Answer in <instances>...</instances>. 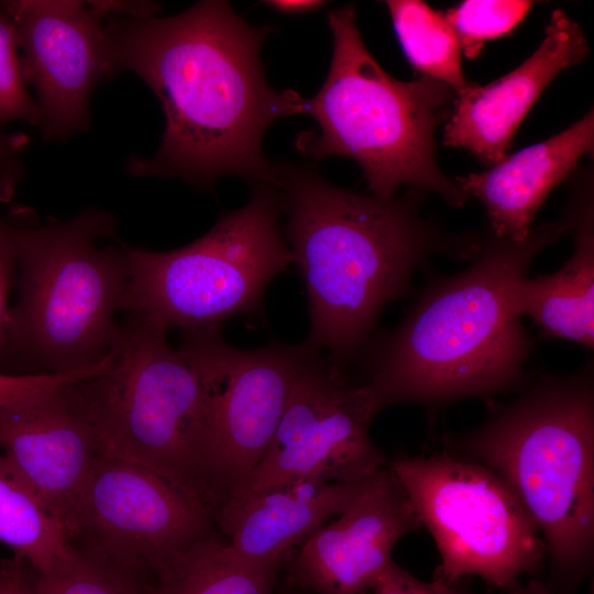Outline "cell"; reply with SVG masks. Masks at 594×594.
<instances>
[{
  "label": "cell",
  "mask_w": 594,
  "mask_h": 594,
  "mask_svg": "<svg viewBox=\"0 0 594 594\" xmlns=\"http://www.w3.org/2000/svg\"><path fill=\"white\" fill-rule=\"evenodd\" d=\"M0 541L45 573L68 548L64 525L22 484L0 452Z\"/></svg>",
  "instance_id": "21"
},
{
  "label": "cell",
  "mask_w": 594,
  "mask_h": 594,
  "mask_svg": "<svg viewBox=\"0 0 594 594\" xmlns=\"http://www.w3.org/2000/svg\"><path fill=\"white\" fill-rule=\"evenodd\" d=\"M150 583L69 544L48 571L36 572L38 594H148Z\"/></svg>",
  "instance_id": "23"
},
{
  "label": "cell",
  "mask_w": 594,
  "mask_h": 594,
  "mask_svg": "<svg viewBox=\"0 0 594 594\" xmlns=\"http://www.w3.org/2000/svg\"><path fill=\"white\" fill-rule=\"evenodd\" d=\"M455 594H474L466 590L465 587L453 583ZM507 594H551L548 586L542 584L539 581H531L526 585L516 584L515 586L508 590Z\"/></svg>",
  "instance_id": "33"
},
{
  "label": "cell",
  "mask_w": 594,
  "mask_h": 594,
  "mask_svg": "<svg viewBox=\"0 0 594 594\" xmlns=\"http://www.w3.org/2000/svg\"><path fill=\"white\" fill-rule=\"evenodd\" d=\"M283 209L277 187L256 185L245 206L183 248L157 252L122 242L130 267L122 310L182 332L254 314L271 280L294 263L279 228Z\"/></svg>",
  "instance_id": "8"
},
{
  "label": "cell",
  "mask_w": 594,
  "mask_h": 594,
  "mask_svg": "<svg viewBox=\"0 0 594 594\" xmlns=\"http://www.w3.org/2000/svg\"><path fill=\"white\" fill-rule=\"evenodd\" d=\"M117 220L91 207L36 227L6 223L16 264L18 298L10 308V363L25 374H69L91 370L119 336L130 267Z\"/></svg>",
  "instance_id": "6"
},
{
  "label": "cell",
  "mask_w": 594,
  "mask_h": 594,
  "mask_svg": "<svg viewBox=\"0 0 594 594\" xmlns=\"http://www.w3.org/2000/svg\"><path fill=\"white\" fill-rule=\"evenodd\" d=\"M78 382L62 383L0 407V452L65 529L100 455Z\"/></svg>",
  "instance_id": "13"
},
{
  "label": "cell",
  "mask_w": 594,
  "mask_h": 594,
  "mask_svg": "<svg viewBox=\"0 0 594 594\" xmlns=\"http://www.w3.org/2000/svg\"><path fill=\"white\" fill-rule=\"evenodd\" d=\"M536 521L561 590L587 572L594 547L593 365L544 375L463 441Z\"/></svg>",
  "instance_id": "5"
},
{
  "label": "cell",
  "mask_w": 594,
  "mask_h": 594,
  "mask_svg": "<svg viewBox=\"0 0 594 594\" xmlns=\"http://www.w3.org/2000/svg\"><path fill=\"white\" fill-rule=\"evenodd\" d=\"M420 527L404 487L385 465L287 559L286 581L314 594H366L393 561L398 540Z\"/></svg>",
  "instance_id": "14"
},
{
  "label": "cell",
  "mask_w": 594,
  "mask_h": 594,
  "mask_svg": "<svg viewBox=\"0 0 594 594\" xmlns=\"http://www.w3.org/2000/svg\"><path fill=\"white\" fill-rule=\"evenodd\" d=\"M16 30L26 85L36 95L44 141L90 128L96 86L116 75L101 12L74 0L3 1Z\"/></svg>",
  "instance_id": "12"
},
{
  "label": "cell",
  "mask_w": 594,
  "mask_h": 594,
  "mask_svg": "<svg viewBox=\"0 0 594 594\" xmlns=\"http://www.w3.org/2000/svg\"><path fill=\"white\" fill-rule=\"evenodd\" d=\"M26 86L15 25L3 1H0V127L23 121L40 128V110Z\"/></svg>",
  "instance_id": "25"
},
{
  "label": "cell",
  "mask_w": 594,
  "mask_h": 594,
  "mask_svg": "<svg viewBox=\"0 0 594 594\" xmlns=\"http://www.w3.org/2000/svg\"><path fill=\"white\" fill-rule=\"evenodd\" d=\"M105 18L144 19L156 15L160 4L154 1H88Z\"/></svg>",
  "instance_id": "31"
},
{
  "label": "cell",
  "mask_w": 594,
  "mask_h": 594,
  "mask_svg": "<svg viewBox=\"0 0 594 594\" xmlns=\"http://www.w3.org/2000/svg\"><path fill=\"white\" fill-rule=\"evenodd\" d=\"M233 346L219 328L167 331L128 315L114 359L78 382L99 453L144 466L215 515L220 508L215 424Z\"/></svg>",
  "instance_id": "4"
},
{
  "label": "cell",
  "mask_w": 594,
  "mask_h": 594,
  "mask_svg": "<svg viewBox=\"0 0 594 594\" xmlns=\"http://www.w3.org/2000/svg\"><path fill=\"white\" fill-rule=\"evenodd\" d=\"M404 54L415 69L449 86L457 95L469 81L462 72L461 47L443 13L419 0L385 2Z\"/></svg>",
  "instance_id": "22"
},
{
  "label": "cell",
  "mask_w": 594,
  "mask_h": 594,
  "mask_svg": "<svg viewBox=\"0 0 594 594\" xmlns=\"http://www.w3.org/2000/svg\"><path fill=\"white\" fill-rule=\"evenodd\" d=\"M16 285V264L12 242L7 232L6 222L0 221V373L2 366L10 363L9 297Z\"/></svg>",
  "instance_id": "27"
},
{
  "label": "cell",
  "mask_w": 594,
  "mask_h": 594,
  "mask_svg": "<svg viewBox=\"0 0 594 594\" xmlns=\"http://www.w3.org/2000/svg\"><path fill=\"white\" fill-rule=\"evenodd\" d=\"M105 29L114 73L139 76L165 114L158 150L130 156V175L176 177L199 189L235 175L277 187L278 165L264 155L263 138L275 120L301 114L305 98L268 85L260 58L268 25L205 0L169 16L106 18Z\"/></svg>",
  "instance_id": "1"
},
{
  "label": "cell",
  "mask_w": 594,
  "mask_h": 594,
  "mask_svg": "<svg viewBox=\"0 0 594 594\" xmlns=\"http://www.w3.org/2000/svg\"><path fill=\"white\" fill-rule=\"evenodd\" d=\"M0 594H38L36 571L18 557L0 558Z\"/></svg>",
  "instance_id": "30"
},
{
  "label": "cell",
  "mask_w": 594,
  "mask_h": 594,
  "mask_svg": "<svg viewBox=\"0 0 594 594\" xmlns=\"http://www.w3.org/2000/svg\"><path fill=\"white\" fill-rule=\"evenodd\" d=\"M435 539V580L453 584L477 575L507 588L535 572L546 552L541 532L512 488L493 471L448 454L388 464Z\"/></svg>",
  "instance_id": "9"
},
{
  "label": "cell",
  "mask_w": 594,
  "mask_h": 594,
  "mask_svg": "<svg viewBox=\"0 0 594 594\" xmlns=\"http://www.w3.org/2000/svg\"><path fill=\"white\" fill-rule=\"evenodd\" d=\"M287 559L249 561L215 531L165 564L148 594H272Z\"/></svg>",
  "instance_id": "20"
},
{
  "label": "cell",
  "mask_w": 594,
  "mask_h": 594,
  "mask_svg": "<svg viewBox=\"0 0 594 594\" xmlns=\"http://www.w3.org/2000/svg\"><path fill=\"white\" fill-rule=\"evenodd\" d=\"M26 135L9 133L0 127V200H9L25 174L23 162Z\"/></svg>",
  "instance_id": "28"
},
{
  "label": "cell",
  "mask_w": 594,
  "mask_h": 594,
  "mask_svg": "<svg viewBox=\"0 0 594 594\" xmlns=\"http://www.w3.org/2000/svg\"><path fill=\"white\" fill-rule=\"evenodd\" d=\"M102 362L96 367L69 374H20L0 373V407L42 389L73 381H81L101 374L107 369Z\"/></svg>",
  "instance_id": "26"
},
{
  "label": "cell",
  "mask_w": 594,
  "mask_h": 594,
  "mask_svg": "<svg viewBox=\"0 0 594 594\" xmlns=\"http://www.w3.org/2000/svg\"><path fill=\"white\" fill-rule=\"evenodd\" d=\"M318 353L305 341L232 349L215 424L220 508L248 488L272 444L295 382Z\"/></svg>",
  "instance_id": "15"
},
{
  "label": "cell",
  "mask_w": 594,
  "mask_h": 594,
  "mask_svg": "<svg viewBox=\"0 0 594 594\" xmlns=\"http://www.w3.org/2000/svg\"><path fill=\"white\" fill-rule=\"evenodd\" d=\"M378 411L369 383L316 354L294 384L272 444L246 490L304 481L358 482L386 465L369 429Z\"/></svg>",
  "instance_id": "11"
},
{
  "label": "cell",
  "mask_w": 594,
  "mask_h": 594,
  "mask_svg": "<svg viewBox=\"0 0 594 594\" xmlns=\"http://www.w3.org/2000/svg\"><path fill=\"white\" fill-rule=\"evenodd\" d=\"M328 24L333 36L330 69L302 107L319 129L297 136L298 151L315 160H354L380 199H394L408 185L463 206L468 196L439 169L433 140L454 91L427 76L402 81L388 75L364 45L353 4L330 11Z\"/></svg>",
  "instance_id": "7"
},
{
  "label": "cell",
  "mask_w": 594,
  "mask_h": 594,
  "mask_svg": "<svg viewBox=\"0 0 594 594\" xmlns=\"http://www.w3.org/2000/svg\"><path fill=\"white\" fill-rule=\"evenodd\" d=\"M366 479L346 483L304 481L245 490L217 512L215 525L241 558L257 563L282 560L342 513Z\"/></svg>",
  "instance_id": "17"
},
{
  "label": "cell",
  "mask_w": 594,
  "mask_h": 594,
  "mask_svg": "<svg viewBox=\"0 0 594 594\" xmlns=\"http://www.w3.org/2000/svg\"><path fill=\"white\" fill-rule=\"evenodd\" d=\"M372 594H455V592L453 584L436 580L420 581L391 561L375 582Z\"/></svg>",
  "instance_id": "29"
},
{
  "label": "cell",
  "mask_w": 594,
  "mask_h": 594,
  "mask_svg": "<svg viewBox=\"0 0 594 594\" xmlns=\"http://www.w3.org/2000/svg\"><path fill=\"white\" fill-rule=\"evenodd\" d=\"M574 251L551 275L515 279L508 290L512 312L528 316L546 338L594 348V231L588 194L569 210Z\"/></svg>",
  "instance_id": "19"
},
{
  "label": "cell",
  "mask_w": 594,
  "mask_h": 594,
  "mask_svg": "<svg viewBox=\"0 0 594 594\" xmlns=\"http://www.w3.org/2000/svg\"><path fill=\"white\" fill-rule=\"evenodd\" d=\"M262 3L280 13L305 14L322 8L327 2L320 0H268Z\"/></svg>",
  "instance_id": "32"
},
{
  "label": "cell",
  "mask_w": 594,
  "mask_h": 594,
  "mask_svg": "<svg viewBox=\"0 0 594 594\" xmlns=\"http://www.w3.org/2000/svg\"><path fill=\"white\" fill-rule=\"evenodd\" d=\"M570 227L566 213L560 222L531 229L524 242L491 234L466 270L433 279L399 324L370 341L361 356L378 411L518 387L532 340L510 310L508 290Z\"/></svg>",
  "instance_id": "3"
},
{
  "label": "cell",
  "mask_w": 594,
  "mask_h": 594,
  "mask_svg": "<svg viewBox=\"0 0 594 594\" xmlns=\"http://www.w3.org/2000/svg\"><path fill=\"white\" fill-rule=\"evenodd\" d=\"M272 594H314V593L299 588L288 583L287 581H285L280 585L277 582Z\"/></svg>",
  "instance_id": "34"
},
{
  "label": "cell",
  "mask_w": 594,
  "mask_h": 594,
  "mask_svg": "<svg viewBox=\"0 0 594 594\" xmlns=\"http://www.w3.org/2000/svg\"><path fill=\"white\" fill-rule=\"evenodd\" d=\"M587 54L579 24L554 10L542 43L521 65L488 85L471 82L457 95L444 127V145L469 150L488 168L496 165L547 86Z\"/></svg>",
  "instance_id": "16"
},
{
  "label": "cell",
  "mask_w": 594,
  "mask_h": 594,
  "mask_svg": "<svg viewBox=\"0 0 594 594\" xmlns=\"http://www.w3.org/2000/svg\"><path fill=\"white\" fill-rule=\"evenodd\" d=\"M593 147L591 111L547 141L506 155L487 170L457 177L455 184L468 198L483 202L492 235L524 242L548 195L571 174L583 155L593 153Z\"/></svg>",
  "instance_id": "18"
},
{
  "label": "cell",
  "mask_w": 594,
  "mask_h": 594,
  "mask_svg": "<svg viewBox=\"0 0 594 594\" xmlns=\"http://www.w3.org/2000/svg\"><path fill=\"white\" fill-rule=\"evenodd\" d=\"M534 1L466 0L443 13L461 51L476 58L487 41L508 35L525 18Z\"/></svg>",
  "instance_id": "24"
},
{
  "label": "cell",
  "mask_w": 594,
  "mask_h": 594,
  "mask_svg": "<svg viewBox=\"0 0 594 594\" xmlns=\"http://www.w3.org/2000/svg\"><path fill=\"white\" fill-rule=\"evenodd\" d=\"M285 237L302 276L305 341L343 369L361 358L382 309L431 255L474 260L477 234H448L418 213L417 196L383 200L338 187L311 167L278 165Z\"/></svg>",
  "instance_id": "2"
},
{
  "label": "cell",
  "mask_w": 594,
  "mask_h": 594,
  "mask_svg": "<svg viewBox=\"0 0 594 594\" xmlns=\"http://www.w3.org/2000/svg\"><path fill=\"white\" fill-rule=\"evenodd\" d=\"M216 529L209 510L155 472L101 454L66 525L70 547L148 581Z\"/></svg>",
  "instance_id": "10"
}]
</instances>
